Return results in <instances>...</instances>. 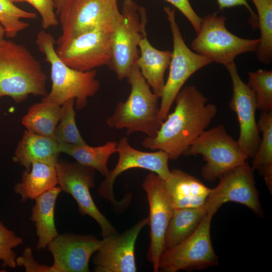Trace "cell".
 Returning a JSON list of instances; mask_svg holds the SVG:
<instances>
[{"label":"cell","mask_w":272,"mask_h":272,"mask_svg":"<svg viewBox=\"0 0 272 272\" xmlns=\"http://www.w3.org/2000/svg\"><path fill=\"white\" fill-rule=\"evenodd\" d=\"M174 111L161 123L156 135L142 141L145 148L165 152L169 160L184 155L192 143L210 125L218 109L194 86L183 87L177 95Z\"/></svg>","instance_id":"cell-1"},{"label":"cell","mask_w":272,"mask_h":272,"mask_svg":"<svg viewBox=\"0 0 272 272\" xmlns=\"http://www.w3.org/2000/svg\"><path fill=\"white\" fill-rule=\"evenodd\" d=\"M46 80L41 64L25 46L0 41V99L8 96L20 103L30 95L44 97Z\"/></svg>","instance_id":"cell-2"},{"label":"cell","mask_w":272,"mask_h":272,"mask_svg":"<svg viewBox=\"0 0 272 272\" xmlns=\"http://www.w3.org/2000/svg\"><path fill=\"white\" fill-rule=\"evenodd\" d=\"M35 43L50 66L51 88L42 100L62 105L67 100L74 99L76 109L85 108L88 99L100 88L96 70L81 72L66 65L56 52L53 35L45 30L38 32Z\"/></svg>","instance_id":"cell-3"},{"label":"cell","mask_w":272,"mask_h":272,"mask_svg":"<svg viewBox=\"0 0 272 272\" xmlns=\"http://www.w3.org/2000/svg\"><path fill=\"white\" fill-rule=\"evenodd\" d=\"M126 79L130 86L129 95L117 104L106 123L113 128L125 129L127 135L141 132L154 137L161 124L158 118L160 98L152 91L136 62Z\"/></svg>","instance_id":"cell-4"},{"label":"cell","mask_w":272,"mask_h":272,"mask_svg":"<svg viewBox=\"0 0 272 272\" xmlns=\"http://www.w3.org/2000/svg\"><path fill=\"white\" fill-rule=\"evenodd\" d=\"M122 21L111 33V59L108 66L119 80L126 78L139 56V45L147 37L146 9L132 0H124Z\"/></svg>","instance_id":"cell-5"},{"label":"cell","mask_w":272,"mask_h":272,"mask_svg":"<svg viewBox=\"0 0 272 272\" xmlns=\"http://www.w3.org/2000/svg\"><path fill=\"white\" fill-rule=\"evenodd\" d=\"M58 16L61 33L57 45L96 28L113 31L123 18L117 0H66Z\"/></svg>","instance_id":"cell-6"},{"label":"cell","mask_w":272,"mask_h":272,"mask_svg":"<svg viewBox=\"0 0 272 272\" xmlns=\"http://www.w3.org/2000/svg\"><path fill=\"white\" fill-rule=\"evenodd\" d=\"M226 20L216 13L201 18L199 31L191 42L195 52L225 66L242 53L256 51L259 43V38H242L229 32Z\"/></svg>","instance_id":"cell-7"},{"label":"cell","mask_w":272,"mask_h":272,"mask_svg":"<svg viewBox=\"0 0 272 272\" xmlns=\"http://www.w3.org/2000/svg\"><path fill=\"white\" fill-rule=\"evenodd\" d=\"M201 155L206 164L201 173L214 182L225 173L246 162L247 156L223 124L206 130L191 144L184 156Z\"/></svg>","instance_id":"cell-8"},{"label":"cell","mask_w":272,"mask_h":272,"mask_svg":"<svg viewBox=\"0 0 272 272\" xmlns=\"http://www.w3.org/2000/svg\"><path fill=\"white\" fill-rule=\"evenodd\" d=\"M172 34L173 51L169 72L160 97L158 118L162 123L169 114L175 99L187 80L212 61L190 50L185 44L175 19V10L164 8Z\"/></svg>","instance_id":"cell-9"},{"label":"cell","mask_w":272,"mask_h":272,"mask_svg":"<svg viewBox=\"0 0 272 272\" xmlns=\"http://www.w3.org/2000/svg\"><path fill=\"white\" fill-rule=\"evenodd\" d=\"M213 215L208 214L195 230L175 246L166 249L160 257L158 271L202 270L218 264L211 238Z\"/></svg>","instance_id":"cell-10"},{"label":"cell","mask_w":272,"mask_h":272,"mask_svg":"<svg viewBox=\"0 0 272 272\" xmlns=\"http://www.w3.org/2000/svg\"><path fill=\"white\" fill-rule=\"evenodd\" d=\"M57 185L72 195L81 215H88L99 224L103 237L117 233L111 223L95 204L90 189L95 186V170L77 162L59 160L55 165Z\"/></svg>","instance_id":"cell-11"},{"label":"cell","mask_w":272,"mask_h":272,"mask_svg":"<svg viewBox=\"0 0 272 272\" xmlns=\"http://www.w3.org/2000/svg\"><path fill=\"white\" fill-rule=\"evenodd\" d=\"M254 170L247 161L223 174L205 203L208 214L214 215L225 203L235 202L249 208L257 216L264 212L255 186Z\"/></svg>","instance_id":"cell-12"},{"label":"cell","mask_w":272,"mask_h":272,"mask_svg":"<svg viewBox=\"0 0 272 272\" xmlns=\"http://www.w3.org/2000/svg\"><path fill=\"white\" fill-rule=\"evenodd\" d=\"M112 31L103 27L86 31L57 45L56 52L66 65L79 71H91L108 66L111 59Z\"/></svg>","instance_id":"cell-13"},{"label":"cell","mask_w":272,"mask_h":272,"mask_svg":"<svg viewBox=\"0 0 272 272\" xmlns=\"http://www.w3.org/2000/svg\"><path fill=\"white\" fill-rule=\"evenodd\" d=\"M142 186L149 205L151 242L147 258L152 263L154 271L158 272L160 257L165 250L166 231L174 209L166 189L164 180L159 176L153 172L149 173Z\"/></svg>","instance_id":"cell-14"},{"label":"cell","mask_w":272,"mask_h":272,"mask_svg":"<svg viewBox=\"0 0 272 272\" xmlns=\"http://www.w3.org/2000/svg\"><path fill=\"white\" fill-rule=\"evenodd\" d=\"M117 163L109 171L107 176L100 183L98 189L99 195L114 205H120L114 198L113 185L116 178L125 171L134 168H141L153 172L164 180L167 179L170 170L168 166L169 160L168 154L162 150L154 152H144L134 149L130 146L126 137H124L117 143Z\"/></svg>","instance_id":"cell-15"},{"label":"cell","mask_w":272,"mask_h":272,"mask_svg":"<svg viewBox=\"0 0 272 272\" xmlns=\"http://www.w3.org/2000/svg\"><path fill=\"white\" fill-rule=\"evenodd\" d=\"M225 67L232 83L233 94L229 106L236 114L240 128L237 141L247 157L252 158L261 140L255 117V98L251 90L241 79L235 62Z\"/></svg>","instance_id":"cell-16"},{"label":"cell","mask_w":272,"mask_h":272,"mask_svg":"<svg viewBox=\"0 0 272 272\" xmlns=\"http://www.w3.org/2000/svg\"><path fill=\"white\" fill-rule=\"evenodd\" d=\"M149 224L143 218L122 234L103 237L93 258L96 272H135V245L143 228Z\"/></svg>","instance_id":"cell-17"},{"label":"cell","mask_w":272,"mask_h":272,"mask_svg":"<svg viewBox=\"0 0 272 272\" xmlns=\"http://www.w3.org/2000/svg\"><path fill=\"white\" fill-rule=\"evenodd\" d=\"M102 240L92 235L59 234L47 245L56 272H88L92 255L100 247Z\"/></svg>","instance_id":"cell-18"},{"label":"cell","mask_w":272,"mask_h":272,"mask_svg":"<svg viewBox=\"0 0 272 272\" xmlns=\"http://www.w3.org/2000/svg\"><path fill=\"white\" fill-rule=\"evenodd\" d=\"M164 184L174 209L201 206L211 190L196 177L178 169L170 170Z\"/></svg>","instance_id":"cell-19"},{"label":"cell","mask_w":272,"mask_h":272,"mask_svg":"<svg viewBox=\"0 0 272 272\" xmlns=\"http://www.w3.org/2000/svg\"><path fill=\"white\" fill-rule=\"evenodd\" d=\"M60 153L58 144L53 138L25 130L17 144L13 159L28 171L35 162L55 166Z\"/></svg>","instance_id":"cell-20"},{"label":"cell","mask_w":272,"mask_h":272,"mask_svg":"<svg viewBox=\"0 0 272 272\" xmlns=\"http://www.w3.org/2000/svg\"><path fill=\"white\" fill-rule=\"evenodd\" d=\"M139 50L136 63L152 91L160 98L165 84V73L169 65L172 52L155 48L147 37L140 41Z\"/></svg>","instance_id":"cell-21"},{"label":"cell","mask_w":272,"mask_h":272,"mask_svg":"<svg viewBox=\"0 0 272 272\" xmlns=\"http://www.w3.org/2000/svg\"><path fill=\"white\" fill-rule=\"evenodd\" d=\"M61 191L57 185L34 199L30 220L35 223L38 250L45 249L59 235L55 225L54 211L56 200Z\"/></svg>","instance_id":"cell-22"},{"label":"cell","mask_w":272,"mask_h":272,"mask_svg":"<svg viewBox=\"0 0 272 272\" xmlns=\"http://www.w3.org/2000/svg\"><path fill=\"white\" fill-rule=\"evenodd\" d=\"M57 185L55 167L35 162L29 171L23 172L21 181L16 184L14 189L24 202L27 199H35Z\"/></svg>","instance_id":"cell-23"},{"label":"cell","mask_w":272,"mask_h":272,"mask_svg":"<svg viewBox=\"0 0 272 272\" xmlns=\"http://www.w3.org/2000/svg\"><path fill=\"white\" fill-rule=\"evenodd\" d=\"M207 214L205 204L198 207L174 209L165 233V250L189 237Z\"/></svg>","instance_id":"cell-24"},{"label":"cell","mask_w":272,"mask_h":272,"mask_svg":"<svg viewBox=\"0 0 272 272\" xmlns=\"http://www.w3.org/2000/svg\"><path fill=\"white\" fill-rule=\"evenodd\" d=\"M58 149L60 153L70 156L76 162L93 168L106 177L110 171L108 168L109 159L112 154L117 153V142L108 141L97 147L87 144L78 146L59 144Z\"/></svg>","instance_id":"cell-25"},{"label":"cell","mask_w":272,"mask_h":272,"mask_svg":"<svg viewBox=\"0 0 272 272\" xmlns=\"http://www.w3.org/2000/svg\"><path fill=\"white\" fill-rule=\"evenodd\" d=\"M62 112L61 105L42 100L28 108L22 118V123L27 130L53 138Z\"/></svg>","instance_id":"cell-26"},{"label":"cell","mask_w":272,"mask_h":272,"mask_svg":"<svg viewBox=\"0 0 272 272\" xmlns=\"http://www.w3.org/2000/svg\"><path fill=\"white\" fill-rule=\"evenodd\" d=\"M262 138L257 150L252 158L251 167L263 176L272 193V111L261 112L258 121Z\"/></svg>","instance_id":"cell-27"},{"label":"cell","mask_w":272,"mask_h":272,"mask_svg":"<svg viewBox=\"0 0 272 272\" xmlns=\"http://www.w3.org/2000/svg\"><path fill=\"white\" fill-rule=\"evenodd\" d=\"M257 12V27L260 32L256 50L257 59L265 64L272 60V0H251Z\"/></svg>","instance_id":"cell-28"},{"label":"cell","mask_w":272,"mask_h":272,"mask_svg":"<svg viewBox=\"0 0 272 272\" xmlns=\"http://www.w3.org/2000/svg\"><path fill=\"white\" fill-rule=\"evenodd\" d=\"M75 100H67L62 106V115L55 129L53 138L59 144L82 146L87 144L82 138L76 122Z\"/></svg>","instance_id":"cell-29"},{"label":"cell","mask_w":272,"mask_h":272,"mask_svg":"<svg viewBox=\"0 0 272 272\" xmlns=\"http://www.w3.org/2000/svg\"><path fill=\"white\" fill-rule=\"evenodd\" d=\"M36 14L17 7L9 0H0V24L7 37L12 38L27 29L29 25L22 19H35Z\"/></svg>","instance_id":"cell-30"},{"label":"cell","mask_w":272,"mask_h":272,"mask_svg":"<svg viewBox=\"0 0 272 272\" xmlns=\"http://www.w3.org/2000/svg\"><path fill=\"white\" fill-rule=\"evenodd\" d=\"M246 84L254 95L257 110L272 111V71L260 69L248 72Z\"/></svg>","instance_id":"cell-31"},{"label":"cell","mask_w":272,"mask_h":272,"mask_svg":"<svg viewBox=\"0 0 272 272\" xmlns=\"http://www.w3.org/2000/svg\"><path fill=\"white\" fill-rule=\"evenodd\" d=\"M23 242L21 237L17 236L0 221V260L3 262V267H16V254L13 249Z\"/></svg>","instance_id":"cell-32"},{"label":"cell","mask_w":272,"mask_h":272,"mask_svg":"<svg viewBox=\"0 0 272 272\" xmlns=\"http://www.w3.org/2000/svg\"><path fill=\"white\" fill-rule=\"evenodd\" d=\"M39 13L43 29L56 26L59 23L53 0H25Z\"/></svg>","instance_id":"cell-33"},{"label":"cell","mask_w":272,"mask_h":272,"mask_svg":"<svg viewBox=\"0 0 272 272\" xmlns=\"http://www.w3.org/2000/svg\"><path fill=\"white\" fill-rule=\"evenodd\" d=\"M32 253V248H25L22 255L16 258L17 266H23L26 272H56L52 265L41 264L37 262Z\"/></svg>","instance_id":"cell-34"},{"label":"cell","mask_w":272,"mask_h":272,"mask_svg":"<svg viewBox=\"0 0 272 272\" xmlns=\"http://www.w3.org/2000/svg\"><path fill=\"white\" fill-rule=\"evenodd\" d=\"M177 8L189 21L196 33L199 31L201 18L192 8L189 0H165Z\"/></svg>","instance_id":"cell-35"},{"label":"cell","mask_w":272,"mask_h":272,"mask_svg":"<svg viewBox=\"0 0 272 272\" xmlns=\"http://www.w3.org/2000/svg\"><path fill=\"white\" fill-rule=\"evenodd\" d=\"M219 7L222 10L225 8H229L236 6H244L249 12L250 18V23L253 27H257V16L249 6L246 0H217Z\"/></svg>","instance_id":"cell-36"},{"label":"cell","mask_w":272,"mask_h":272,"mask_svg":"<svg viewBox=\"0 0 272 272\" xmlns=\"http://www.w3.org/2000/svg\"><path fill=\"white\" fill-rule=\"evenodd\" d=\"M66 0H53L56 14L58 15L64 3Z\"/></svg>","instance_id":"cell-37"},{"label":"cell","mask_w":272,"mask_h":272,"mask_svg":"<svg viewBox=\"0 0 272 272\" xmlns=\"http://www.w3.org/2000/svg\"><path fill=\"white\" fill-rule=\"evenodd\" d=\"M5 35V32L4 28L0 24V41L4 39V37Z\"/></svg>","instance_id":"cell-38"},{"label":"cell","mask_w":272,"mask_h":272,"mask_svg":"<svg viewBox=\"0 0 272 272\" xmlns=\"http://www.w3.org/2000/svg\"><path fill=\"white\" fill-rule=\"evenodd\" d=\"M11 2L14 3H23L25 2V0H9Z\"/></svg>","instance_id":"cell-39"}]
</instances>
